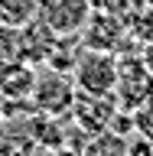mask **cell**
I'll return each instance as SVG.
<instances>
[{
    "mask_svg": "<svg viewBox=\"0 0 153 156\" xmlns=\"http://www.w3.org/2000/svg\"><path fill=\"white\" fill-rule=\"evenodd\" d=\"M36 16L49 33L65 39L85 29V23L91 20V3L88 0H39Z\"/></svg>",
    "mask_w": 153,
    "mask_h": 156,
    "instance_id": "7a4b0ae2",
    "label": "cell"
},
{
    "mask_svg": "<svg viewBox=\"0 0 153 156\" xmlns=\"http://www.w3.org/2000/svg\"><path fill=\"white\" fill-rule=\"evenodd\" d=\"M82 156H130V143L124 140L121 130H98L85 143Z\"/></svg>",
    "mask_w": 153,
    "mask_h": 156,
    "instance_id": "8992f818",
    "label": "cell"
},
{
    "mask_svg": "<svg viewBox=\"0 0 153 156\" xmlns=\"http://www.w3.org/2000/svg\"><path fill=\"white\" fill-rule=\"evenodd\" d=\"M72 111L88 133H98L121 117V101H117V94H85V91H78L75 101H72Z\"/></svg>",
    "mask_w": 153,
    "mask_h": 156,
    "instance_id": "3957f363",
    "label": "cell"
},
{
    "mask_svg": "<svg viewBox=\"0 0 153 156\" xmlns=\"http://www.w3.org/2000/svg\"><path fill=\"white\" fill-rule=\"evenodd\" d=\"M130 120H134V133L153 143V98H150V101H144L140 107H134Z\"/></svg>",
    "mask_w": 153,
    "mask_h": 156,
    "instance_id": "52a82bcc",
    "label": "cell"
},
{
    "mask_svg": "<svg viewBox=\"0 0 153 156\" xmlns=\"http://www.w3.org/2000/svg\"><path fill=\"white\" fill-rule=\"evenodd\" d=\"M114 94H117V101H121V107H127V111L140 107L144 101L153 98V72L140 62V58H134V62H121Z\"/></svg>",
    "mask_w": 153,
    "mask_h": 156,
    "instance_id": "277c9868",
    "label": "cell"
},
{
    "mask_svg": "<svg viewBox=\"0 0 153 156\" xmlns=\"http://www.w3.org/2000/svg\"><path fill=\"white\" fill-rule=\"evenodd\" d=\"M117 72H121V62L111 52H104V49H85L82 55H75L72 81L85 94H114Z\"/></svg>",
    "mask_w": 153,
    "mask_h": 156,
    "instance_id": "6da1fadb",
    "label": "cell"
},
{
    "mask_svg": "<svg viewBox=\"0 0 153 156\" xmlns=\"http://www.w3.org/2000/svg\"><path fill=\"white\" fill-rule=\"evenodd\" d=\"M75 94H78L75 81H68L62 72H49V75L36 78V85H33L36 107L46 111V114H62V111H68L72 101H75Z\"/></svg>",
    "mask_w": 153,
    "mask_h": 156,
    "instance_id": "5b68a950",
    "label": "cell"
}]
</instances>
